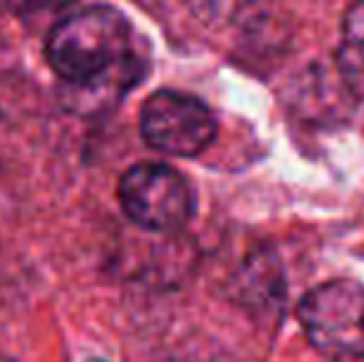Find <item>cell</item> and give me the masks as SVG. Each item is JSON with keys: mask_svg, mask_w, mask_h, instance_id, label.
<instances>
[{"mask_svg": "<svg viewBox=\"0 0 364 362\" xmlns=\"http://www.w3.org/2000/svg\"><path fill=\"white\" fill-rule=\"evenodd\" d=\"M45 53L70 95L95 110L119 102L149 73L146 43L112 5H90L60 20Z\"/></svg>", "mask_w": 364, "mask_h": 362, "instance_id": "obj_1", "label": "cell"}, {"mask_svg": "<svg viewBox=\"0 0 364 362\" xmlns=\"http://www.w3.org/2000/svg\"><path fill=\"white\" fill-rule=\"evenodd\" d=\"M310 345L330 360H364V285L352 278H335L297 305Z\"/></svg>", "mask_w": 364, "mask_h": 362, "instance_id": "obj_2", "label": "cell"}, {"mask_svg": "<svg viewBox=\"0 0 364 362\" xmlns=\"http://www.w3.org/2000/svg\"><path fill=\"white\" fill-rule=\"evenodd\" d=\"M119 203L129 221L151 233H176L193 216V191L181 171L159 161H141L124 171Z\"/></svg>", "mask_w": 364, "mask_h": 362, "instance_id": "obj_3", "label": "cell"}, {"mask_svg": "<svg viewBox=\"0 0 364 362\" xmlns=\"http://www.w3.org/2000/svg\"><path fill=\"white\" fill-rule=\"evenodd\" d=\"M139 129L154 151L191 159L211 147L218 124L208 105L198 97L159 90L141 107Z\"/></svg>", "mask_w": 364, "mask_h": 362, "instance_id": "obj_4", "label": "cell"}, {"mask_svg": "<svg viewBox=\"0 0 364 362\" xmlns=\"http://www.w3.org/2000/svg\"><path fill=\"white\" fill-rule=\"evenodd\" d=\"M233 298L255 315H278L285 303V275L273 251H255L233 278Z\"/></svg>", "mask_w": 364, "mask_h": 362, "instance_id": "obj_5", "label": "cell"}, {"mask_svg": "<svg viewBox=\"0 0 364 362\" xmlns=\"http://www.w3.org/2000/svg\"><path fill=\"white\" fill-rule=\"evenodd\" d=\"M337 70L347 92L357 100H364V33H342Z\"/></svg>", "mask_w": 364, "mask_h": 362, "instance_id": "obj_6", "label": "cell"}, {"mask_svg": "<svg viewBox=\"0 0 364 362\" xmlns=\"http://www.w3.org/2000/svg\"><path fill=\"white\" fill-rule=\"evenodd\" d=\"M3 3L23 23H35V20L58 18L60 13L73 8L77 0H3Z\"/></svg>", "mask_w": 364, "mask_h": 362, "instance_id": "obj_7", "label": "cell"}, {"mask_svg": "<svg viewBox=\"0 0 364 362\" xmlns=\"http://www.w3.org/2000/svg\"><path fill=\"white\" fill-rule=\"evenodd\" d=\"M0 362H18V360H13V358H5V355H0Z\"/></svg>", "mask_w": 364, "mask_h": 362, "instance_id": "obj_8", "label": "cell"}]
</instances>
